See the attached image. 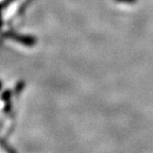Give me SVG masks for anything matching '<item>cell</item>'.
Listing matches in <instances>:
<instances>
[{"label":"cell","mask_w":153,"mask_h":153,"mask_svg":"<svg viewBox=\"0 0 153 153\" xmlns=\"http://www.w3.org/2000/svg\"><path fill=\"white\" fill-rule=\"evenodd\" d=\"M24 89V81H19L15 87V93L16 94H19L22 90Z\"/></svg>","instance_id":"cell-2"},{"label":"cell","mask_w":153,"mask_h":153,"mask_svg":"<svg viewBox=\"0 0 153 153\" xmlns=\"http://www.w3.org/2000/svg\"><path fill=\"white\" fill-rule=\"evenodd\" d=\"M10 98H11V91H10L9 90L3 92V94H2V100L3 101H5V102L10 101Z\"/></svg>","instance_id":"cell-3"},{"label":"cell","mask_w":153,"mask_h":153,"mask_svg":"<svg viewBox=\"0 0 153 153\" xmlns=\"http://www.w3.org/2000/svg\"><path fill=\"white\" fill-rule=\"evenodd\" d=\"M116 2H120V3H126V4H134L136 3L137 0H115Z\"/></svg>","instance_id":"cell-4"},{"label":"cell","mask_w":153,"mask_h":153,"mask_svg":"<svg viewBox=\"0 0 153 153\" xmlns=\"http://www.w3.org/2000/svg\"><path fill=\"white\" fill-rule=\"evenodd\" d=\"M5 36L29 47L33 46L36 43V39L31 35H21L15 33V32H6Z\"/></svg>","instance_id":"cell-1"},{"label":"cell","mask_w":153,"mask_h":153,"mask_svg":"<svg viewBox=\"0 0 153 153\" xmlns=\"http://www.w3.org/2000/svg\"><path fill=\"white\" fill-rule=\"evenodd\" d=\"M13 1H15V0H4L3 1V3H2V7H3V8H5L7 6H8L9 4H11Z\"/></svg>","instance_id":"cell-5"}]
</instances>
